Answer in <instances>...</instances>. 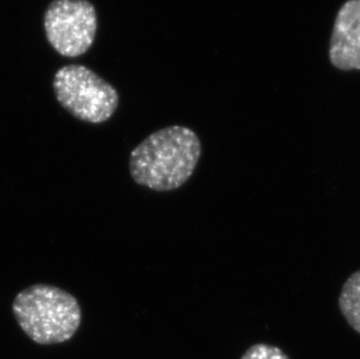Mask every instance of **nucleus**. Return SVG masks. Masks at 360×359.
<instances>
[{
    "mask_svg": "<svg viewBox=\"0 0 360 359\" xmlns=\"http://www.w3.org/2000/svg\"><path fill=\"white\" fill-rule=\"evenodd\" d=\"M12 310L22 332L41 346L67 342L81 325L79 301L55 286L38 284L21 291Z\"/></svg>",
    "mask_w": 360,
    "mask_h": 359,
    "instance_id": "nucleus-2",
    "label": "nucleus"
},
{
    "mask_svg": "<svg viewBox=\"0 0 360 359\" xmlns=\"http://www.w3.org/2000/svg\"><path fill=\"white\" fill-rule=\"evenodd\" d=\"M53 87L58 102L82 122H106L120 104L116 89L84 65H69L58 69Z\"/></svg>",
    "mask_w": 360,
    "mask_h": 359,
    "instance_id": "nucleus-3",
    "label": "nucleus"
},
{
    "mask_svg": "<svg viewBox=\"0 0 360 359\" xmlns=\"http://www.w3.org/2000/svg\"><path fill=\"white\" fill-rule=\"evenodd\" d=\"M329 60L335 68L360 70V0L340 6L330 39Z\"/></svg>",
    "mask_w": 360,
    "mask_h": 359,
    "instance_id": "nucleus-5",
    "label": "nucleus"
},
{
    "mask_svg": "<svg viewBox=\"0 0 360 359\" xmlns=\"http://www.w3.org/2000/svg\"><path fill=\"white\" fill-rule=\"evenodd\" d=\"M51 47L65 58H77L90 49L97 32V12L88 0H54L44 19Z\"/></svg>",
    "mask_w": 360,
    "mask_h": 359,
    "instance_id": "nucleus-4",
    "label": "nucleus"
},
{
    "mask_svg": "<svg viewBox=\"0 0 360 359\" xmlns=\"http://www.w3.org/2000/svg\"><path fill=\"white\" fill-rule=\"evenodd\" d=\"M240 359H290L279 346L258 343L250 346Z\"/></svg>",
    "mask_w": 360,
    "mask_h": 359,
    "instance_id": "nucleus-7",
    "label": "nucleus"
},
{
    "mask_svg": "<svg viewBox=\"0 0 360 359\" xmlns=\"http://www.w3.org/2000/svg\"><path fill=\"white\" fill-rule=\"evenodd\" d=\"M338 305L344 319L360 335V271L352 273L344 282Z\"/></svg>",
    "mask_w": 360,
    "mask_h": 359,
    "instance_id": "nucleus-6",
    "label": "nucleus"
},
{
    "mask_svg": "<svg viewBox=\"0 0 360 359\" xmlns=\"http://www.w3.org/2000/svg\"><path fill=\"white\" fill-rule=\"evenodd\" d=\"M202 156L196 132L172 125L152 133L129 154V174L139 186L172 191L188 182Z\"/></svg>",
    "mask_w": 360,
    "mask_h": 359,
    "instance_id": "nucleus-1",
    "label": "nucleus"
}]
</instances>
